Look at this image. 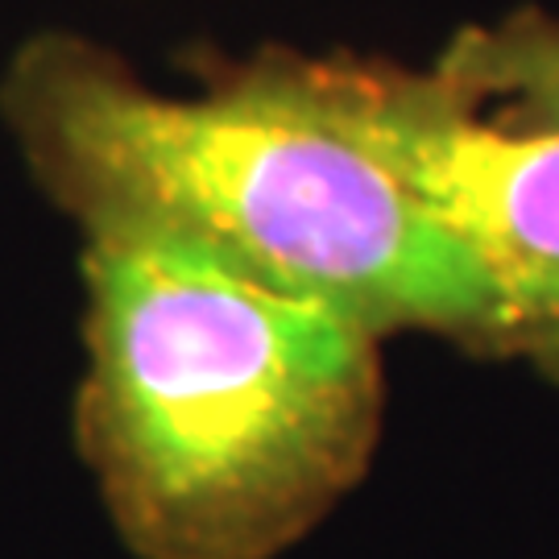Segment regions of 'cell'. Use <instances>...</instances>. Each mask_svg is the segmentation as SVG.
<instances>
[{
    "mask_svg": "<svg viewBox=\"0 0 559 559\" xmlns=\"http://www.w3.org/2000/svg\"><path fill=\"white\" fill-rule=\"evenodd\" d=\"M274 59L477 265L498 302V340L526 348L559 320V112H506L436 71Z\"/></svg>",
    "mask_w": 559,
    "mask_h": 559,
    "instance_id": "cell-3",
    "label": "cell"
},
{
    "mask_svg": "<svg viewBox=\"0 0 559 559\" xmlns=\"http://www.w3.org/2000/svg\"><path fill=\"white\" fill-rule=\"evenodd\" d=\"M0 112L29 175L75 228L133 224L282 290L402 328L498 340L477 265L399 179L302 100L274 55L166 96L80 34L21 46Z\"/></svg>",
    "mask_w": 559,
    "mask_h": 559,
    "instance_id": "cell-2",
    "label": "cell"
},
{
    "mask_svg": "<svg viewBox=\"0 0 559 559\" xmlns=\"http://www.w3.org/2000/svg\"><path fill=\"white\" fill-rule=\"evenodd\" d=\"M526 348H535V353H543V357H547V360H556V365H559V320L551 323V328H547L543 336L531 340Z\"/></svg>",
    "mask_w": 559,
    "mask_h": 559,
    "instance_id": "cell-5",
    "label": "cell"
},
{
    "mask_svg": "<svg viewBox=\"0 0 559 559\" xmlns=\"http://www.w3.org/2000/svg\"><path fill=\"white\" fill-rule=\"evenodd\" d=\"M436 75L506 112H559V17L510 13L448 41Z\"/></svg>",
    "mask_w": 559,
    "mask_h": 559,
    "instance_id": "cell-4",
    "label": "cell"
},
{
    "mask_svg": "<svg viewBox=\"0 0 559 559\" xmlns=\"http://www.w3.org/2000/svg\"><path fill=\"white\" fill-rule=\"evenodd\" d=\"M75 443L141 559H270L369 468L378 332L195 245L80 228Z\"/></svg>",
    "mask_w": 559,
    "mask_h": 559,
    "instance_id": "cell-1",
    "label": "cell"
}]
</instances>
